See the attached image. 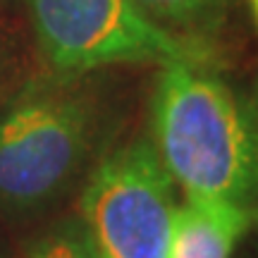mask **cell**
<instances>
[{"label": "cell", "mask_w": 258, "mask_h": 258, "mask_svg": "<svg viewBox=\"0 0 258 258\" xmlns=\"http://www.w3.org/2000/svg\"><path fill=\"white\" fill-rule=\"evenodd\" d=\"M10 258H101L79 213L60 215L12 249Z\"/></svg>", "instance_id": "52a82bcc"}, {"label": "cell", "mask_w": 258, "mask_h": 258, "mask_svg": "<svg viewBox=\"0 0 258 258\" xmlns=\"http://www.w3.org/2000/svg\"><path fill=\"white\" fill-rule=\"evenodd\" d=\"M246 5H249L251 19H253V24H256V29H258V0H246Z\"/></svg>", "instance_id": "9c48e42d"}, {"label": "cell", "mask_w": 258, "mask_h": 258, "mask_svg": "<svg viewBox=\"0 0 258 258\" xmlns=\"http://www.w3.org/2000/svg\"><path fill=\"white\" fill-rule=\"evenodd\" d=\"M120 120L101 72L27 82L0 112V215L31 220L57 206L115 146Z\"/></svg>", "instance_id": "6da1fadb"}, {"label": "cell", "mask_w": 258, "mask_h": 258, "mask_svg": "<svg viewBox=\"0 0 258 258\" xmlns=\"http://www.w3.org/2000/svg\"><path fill=\"white\" fill-rule=\"evenodd\" d=\"M244 98H246L249 110L253 112V117H256V122H258V74H256V79H253V84H251L249 93H244Z\"/></svg>", "instance_id": "ba28073f"}, {"label": "cell", "mask_w": 258, "mask_h": 258, "mask_svg": "<svg viewBox=\"0 0 258 258\" xmlns=\"http://www.w3.org/2000/svg\"><path fill=\"white\" fill-rule=\"evenodd\" d=\"M144 17L186 41L206 43L230 15L234 0H132Z\"/></svg>", "instance_id": "8992f818"}, {"label": "cell", "mask_w": 258, "mask_h": 258, "mask_svg": "<svg viewBox=\"0 0 258 258\" xmlns=\"http://www.w3.org/2000/svg\"><path fill=\"white\" fill-rule=\"evenodd\" d=\"M151 141L184 196L258 213V122L244 93L208 64H163L151 96Z\"/></svg>", "instance_id": "7a4b0ae2"}, {"label": "cell", "mask_w": 258, "mask_h": 258, "mask_svg": "<svg viewBox=\"0 0 258 258\" xmlns=\"http://www.w3.org/2000/svg\"><path fill=\"white\" fill-rule=\"evenodd\" d=\"M258 222V213L218 199L184 196L172 220L170 258H232L239 239Z\"/></svg>", "instance_id": "5b68a950"}, {"label": "cell", "mask_w": 258, "mask_h": 258, "mask_svg": "<svg viewBox=\"0 0 258 258\" xmlns=\"http://www.w3.org/2000/svg\"><path fill=\"white\" fill-rule=\"evenodd\" d=\"M177 184L151 137L115 144L79 196V215L101 258H170Z\"/></svg>", "instance_id": "277c9868"}, {"label": "cell", "mask_w": 258, "mask_h": 258, "mask_svg": "<svg viewBox=\"0 0 258 258\" xmlns=\"http://www.w3.org/2000/svg\"><path fill=\"white\" fill-rule=\"evenodd\" d=\"M38 50L50 72H103L127 64H208V43L156 27L132 0H29Z\"/></svg>", "instance_id": "3957f363"}]
</instances>
